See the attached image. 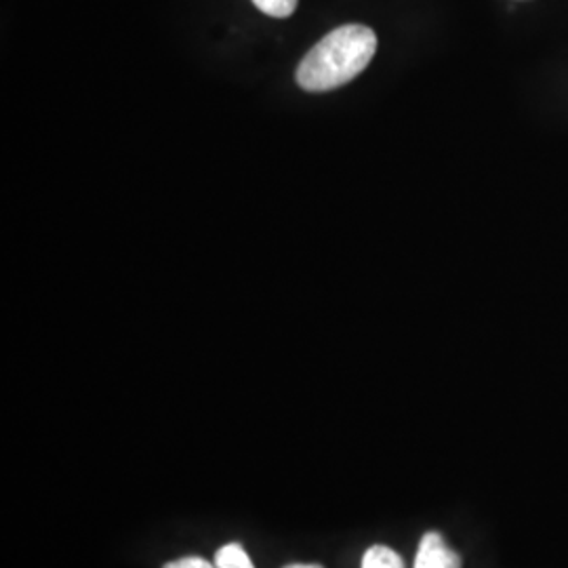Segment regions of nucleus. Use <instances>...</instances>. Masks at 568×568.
I'll return each instance as SVG.
<instances>
[{
  "label": "nucleus",
  "instance_id": "f257e3e1",
  "mask_svg": "<svg viewBox=\"0 0 568 568\" xmlns=\"http://www.w3.org/2000/svg\"><path fill=\"white\" fill-rule=\"evenodd\" d=\"M377 51V37L361 23H347L318 42L297 68V82L305 91H331L354 81Z\"/></svg>",
  "mask_w": 568,
  "mask_h": 568
},
{
  "label": "nucleus",
  "instance_id": "f03ea898",
  "mask_svg": "<svg viewBox=\"0 0 568 568\" xmlns=\"http://www.w3.org/2000/svg\"><path fill=\"white\" fill-rule=\"evenodd\" d=\"M415 568H462V558L447 548L438 532H426L415 558Z\"/></svg>",
  "mask_w": 568,
  "mask_h": 568
},
{
  "label": "nucleus",
  "instance_id": "7ed1b4c3",
  "mask_svg": "<svg viewBox=\"0 0 568 568\" xmlns=\"http://www.w3.org/2000/svg\"><path fill=\"white\" fill-rule=\"evenodd\" d=\"M361 568H405L403 558L386 546H373L365 551Z\"/></svg>",
  "mask_w": 568,
  "mask_h": 568
},
{
  "label": "nucleus",
  "instance_id": "20e7f679",
  "mask_svg": "<svg viewBox=\"0 0 568 568\" xmlns=\"http://www.w3.org/2000/svg\"><path fill=\"white\" fill-rule=\"evenodd\" d=\"M217 568H255L241 544H227L215 554Z\"/></svg>",
  "mask_w": 568,
  "mask_h": 568
},
{
  "label": "nucleus",
  "instance_id": "39448f33",
  "mask_svg": "<svg viewBox=\"0 0 568 568\" xmlns=\"http://www.w3.org/2000/svg\"><path fill=\"white\" fill-rule=\"evenodd\" d=\"M253 4L270 18L284 20L297 9V0H253Z\"/></svg>",
  "mask_w": 568,
  "mask_h": 568
},
{
  "label": "nucleus",
  "instance_id": "423d86ee",
  "mask_svg": "<svg viewBox=\"0 0 568 568\" xmlns=\"http://www.w3.org/2000/svg\"><path fill=\"white\" fill-rule=\"evenodd\" d=\"M163 568H217L213 567L209 560H204L201 556H185L180 560H173V562H166Z\"/></svg>",
  "mask_w": 568,
  "mask_h": 568
},
{
  "label": "nucleus",
  "instance_id": "0eeeda50",
  "mask_svg": "<svg viewBox=\"0 0 568 568\" xmlns=\"http://www.w3.org/2000/svg\"><path fill=\"white\" fill-rule=\"evenodd\" d=\"M284 568H323L321 565H288V567Z\"/></svg>",
  "mask_w": 568,
  "mask_h": 568
}]
</instances>
